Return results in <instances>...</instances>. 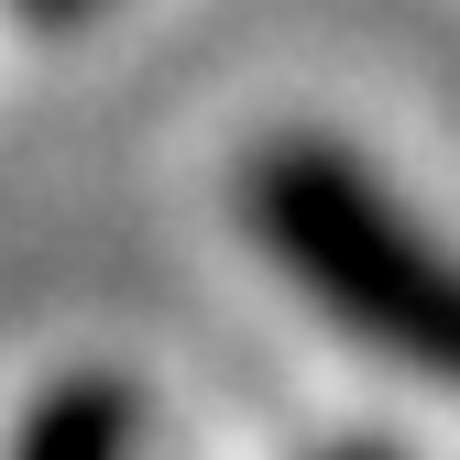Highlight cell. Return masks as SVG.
Masks as SVG:
<instances>
[{
    "mask_svg": "<svg viewBox=\"0 0 460 460\" xmlns=\"http://www.w3.org/2000/svg\"><path fill=\"white\" fill-rule=\"evenodd\" d=\"M12 460H164V449H154V406L132 384H55L22 417Z\"/></svg>",
    "mask_w": 460,
    "mask_h": 460,
    "instance_id": "obj_2",
    "label": "cell"
},
{
    "mask_svg": "<svg viewBox=\"0 0 460 460\" xmlns=\"http://www.w3.org/2000/svg\"><path fill=\"white\" fill-rule=\"evenodd\" d=\"M242 219L252 242L296 274V296L329 307L351 340H373L384 362H406L428 384H460V252L438 230L406 219L362 154L340 143H263L242 164Z\"/></svg>",
    "mask_w": 460,
    "mask_h": 460,
    "instance_id": "obj_1",
    "label": "cell"
},
{
    "mask_svg": "<svg viewBox=\"0 0 460 460\" xmlns=\"http://www.w3.org/2000/svg\"><path fill=\"white\" fill-rule=\"evenodd\" d=\"M33 12H44V22H77V12H88V0H33Z\"/></svg>",
    "mask_w": 460,
    "mask_h": 460,
    "instance_id": "obj_3",
    "label": "cell"
},
{
    "mask_svg": "<svg viewBox=\"0 0 460 460\" xmlns=\"http://www.w3.org/2000/svg\"><path fill=\"white\" fill-rule=\"evenodd\" d=\"M340 460H384V449H340Z\"/></svg>",
    "mask_w": 460,
    "mask_h": 460,
    "instance_id": "obj_4",
    "label": "cell"
}]
</instances>
